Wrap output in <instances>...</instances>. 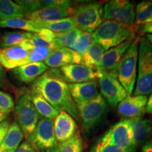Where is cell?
Masks as SVG:
<instances>
[{"label":"cell","mask_w":152,"mask_h":152,"mask_svg":"<svg viewBox=\"0 0 152 152\" xmlns=\"http://www.w3.org/2000/svg\"><path fill=\"white\" fill-rule=\"evenodd\" d=\"M32 90L39 92L57 111H65L78 120L76 104L70 93L68 84L58 68H51L34 81Z\"/></svg>","instance_id":"6da1fadb"},{"label":"cell","mask_w":152,"mask_h":152,"mask_svg":"<svg viewBox=\"0 0 152 152\" xmlns=\"http://www.w3.org/2000/svg\"><path fill=\"white\" fill-rule=\"evenodd\" d=\"M136 32L137 26L135 24L128 25L115 20H104L92 35L95 42L100 45L106 52L136 35Z\"/></svg>","instance_id":"7a4b0ae2"},{"label":"cell","mask_w":152,"mask_h":152,"mask_svg":"<svg viewBox=\"0 0 152 152\" xmlns=\"http://www.w3.org/2000/svg\"><path fill=\"white\" fill-rule=\"evenodd\" d=\"M152 92V45L145 36L139 43L137 75L133 96L151 94Z\"/></svg>","instance_id":"3957f363"},{"label":"cell","mask_w":152,"mask_h":152,"mask_svg":"<svg viewBox=\"0 0 152 152\" xmlns=\"http://www.w3.org/2000/svg\"><path fill=\"white\" fill-rule=\"evenodd\" d=\"M140 36H136L120 62L117 78L128 95H132L137 75L138 51Z\"/></svg>","instance_id":"277c9868"},{"label":"cell","mask_w":152,"mask_h":152,"mask_svg":"<svg viewBox=\"0 0 152 152\" xmlns=\"http://www.w3.org/2000/svg\"><path fill=\"white\" fill-rule=\"evenodd\" d=\"M71 17L76 28L93 33L103 22V7L97 2L81 4L73 8Z\"/></svg>","instance_id":"5b68a950"},{"label":"cell","mask_w":152,"mask_h":152,"mask_svg":"<svg viewBox=\"0 0 152 152\" xmlns=\"http://www.w3.org/2000/svg\"><path fill=\"white\" fill-rule=\"evenodd\" d=\"M17 124L26 137L35 130L40 115L32 102L30 92L25 93L19 98L15 107Z\"/></svg>","instance_id":"8992f818"},{"label":"cell","mask_w":152,"mask_h":152,"mask_svg":"<svg viewBox=\"0 0 152 152\" xmlns=\"http://www.w3.org/2000/svg\"><path fill=\"white\" fill-rule=\"evenodd\" d=\"M35 151L43 152L57 147L54 130V121L46 118H40L35 130L26 137Z\"/></svg>","instance_id":"52a82bcc"},{"label":"cell","mask_w":152,"mask_h":152,"mask_svg":"<svg viewBox=\"0 0 152 152\" xmlns=\"http://www.w3.org/2000/svg\"><path fill=\"white\" fill-rule=\"evenodd\" d=\"M100 140L116 146L127 152H135L137 149L129 119H123L113 125Z\"/></svg>","instance_id":"ba28073f"},{"label":"cell","mask_w":152,"mask_h":152,"mask_svg":"<svg viewBox=\"0 0 152 152\" xmlns=\"http://www.w3.org/2000/svg\"><path fill=\"white\" fill-rule=\"evenodd\" d=\"M108 104L100 94L90 102L77 106L80 119L85 131H90L102 121L107 110Z\"/></svg>","instance_id":"9c48e42d"},{"label":"cell","mask_w":152,"mask_h":152,"mask_svg":"<svg viewBox=\"0 0 152 152\" xmlns=\"http://www.w3.org/2000/svg\"><path fill=\"white\" fill-rule=\"evenodd\" d=\"M103 18L133 25L135 20L134 6L128 0H112L103 7Z\"/></svg>","instance_id":"30bf717a"},{"label":"cell","mask_w":152,"mask_h":152,"mask_svg":"<svg viewBox=\"0 0 152 152\" xmlns=\"http://www.w3.org/2000/svg\"><path fill=\"white\" fill-rule=\"evenodd\" d=\"M98 80L101 95L111 107L117 106L128 95L117 77L109 74L99 73Z\"/></svg>","instance_id":"8fae6325"},{"label":"cell","mask_w":152,"mask_h":152,"mask_svg":"<svg viewBox=\"0 0 152 152\" xmlns=\"http://www.w3.org/2000/svg\"><path fill=\"white\" fill-rule=\"evenodd\" d=\"M135 37L136 35H133L121 45L106 51L96 71L99 73L109 74L113 77H117L118 68L120 62Z\"/></svg>","instance_id":"7c38bea8"},{"label":"cell","mask_w":152,"mask_h":152,"mask_svg":"<svg viewBox=\"0 0 152 152\" xmlns=\"http://www.w3.org/2000/svg\"><path fill=\"white\" fill-rule=\"evenodd\" d=\"M73 11L72 6L45 7L35 12L26 14L25 17L35 23H47L69 17L72 16Z\"/></svg>","instance_id":"4fadbf2b"},{"label":"cell","mask_w":152,"mask_h":152,"mask_svg":"<svg viewBox=\"0 0 152 152\" xmlns=\"http://www.w3.org/2000/svg\"><path fill=\"white\" fill-rule=\"evenodd\" d=\"M147 100V96L128 95L118 105V113L125 119L142 116L145 112Z\"/></svg>","instance_id":"5bb4252c"},{"label":"cell","mask_w":152,"mask_h":152,"mask_svg":"<svg viewBox=\"0 0 152 152\" xmlns=\"http://www.w3.org/2000/svg\"><path fill=\"white\" fill-rule=\"evenodd\" d=\"M63 76L69 83H81L98 78L99 72L83 64H69L60 68Z\"/></svg>","instance_id":"9a60e30c"},{"label":"cell","mask_w":152,"mask_h":152,"mask_svg":"<svg viewBox=\"0 0 152 152\" xmlns=\"http://www.w3.org/2000/svg\"><path fill=\"white\" fill-rule=\"evenodd\" d=\"M29 52L19 45L0 48V64L7 70H14L27 64Z\"/></svg>","instance_id":"2e32d148"},{"label":"cell","mask_w":152,"mask_h":152,"mask_svg":"<svg viewBox=\"0 0 152 152\" xmlns=\"http://www.w3.org/2000/svg\"><path fill=\"white\" fill-rule=\"evenodd\" d=\"M75 119L65 111H59L54 118V130L56 142L61 143L71 138L77 131Z\"/></svg>","instance_id":"e0dca14e"},{"label":"cell","mask_w":152,"mask_h":152,"mask_svg":"<svg viewBox=\"0 0 152 152\" xmlns=\"http://www.w3.org/2000/svg\"><path fill=\"white\" fill-rule=\"evenodd\" d=\"M70 93L76 105L94 99L99 94L98 84L95 80L81 83H69Z\"/></svg>","instance_id":"ac0fdd59"},{"label":"cell","mask_w":152,"mask_h":152,"mask_svg":"<svg viewBox=\"0 0 152 152\" xmlns=\"http://www.w3.org/2000/svg\"><path fill=\"white\" fill-rule=\"evenodd\" d=\"M82 56L69 48L54 49L45 61V64L49 68H61L69 64H81Z\"/></svg>","instance_id":"d6986e66"},{"label":"cell","mask_w":152,"mask_h":152,"mask_svg":"<svg viewBox=\"0 0 152 152\" xmlns=\"http://www.w3.org/2000/svg\"><path fill=\"white\" fill-rule=\"evenodd\" d=\"M47 70L49 67L44 62L30 63L15 68L13 70V74L20 82L29 83L35 81Z\"/></svg>","instance_id":"ffe728a7"},{"label":"cell","mask_w":152,"mask_h":152,"mask_svg":"<svg viewBox=\"0 0 152 152\" xmlns=\"http://www.w3.org/2000/svg\"><path fill=\"white\" fill-rule=\"evenodd\" d=\"M129 120L132 127L134 145L137 148L140 144L149 140L152 132V124L149 119L143 115Z\"/></svg>","instance_id":"44dd1931"},{"label":"cell","mask_w":152,"mask_h":152,"mask_svg":"<svg viewBox=\"0 0 152 152\" xmlns=\"http://www.w3.org/2000/svg\"><path fill=\"white\" fill-rule=\"evenodd\" d=\"M24 134L16 123H11L0 145V152H11L21 144Z\"/></svg>","instance_id":"7402d4cb"},{"label":"cell","mask_w":152,"mask_h":152,"mask_svg":"<svg viewBox=\"0 0 152 152\" xmlns=\"http://www.w3.org/2000/svg\"><path fill=\"white\" fill-rule=\"evenodd\" d=\"M30 94L32 102L39 115L51 120L54 119L57 116L59 111L54 109L39 92L32 90Z\"/></svg>","instance_id":"603a6c76"},{"label":"cell","mask_w":152,"mask_h":152,"mask_svg":"<svg viewBox=\"0 0 152 152\" xmlns=\"http://www.w3.org/2000/svg\"><path fill=\"white\" fill-rule=\"evenodd\" d=\"M104 52L105 51L103 47L98 43L94 42L82 56L81 64L92 69L97 70Z\"/></svg>","instance_id":"cb8c5ba5"},{"label":"cell","mask_w":152,"mask_h":152,"mask_svg":"<svg viewBox=\"0 0 152 152\" xmlns=\"http://www.w3.org/2000/svg\"><path fill=\"white\" fill-rule=\"evenodd\" d=\"M0 28H9L25 30L28 33H37L40 28L37 23L26 18H15L0 21Z\"/></svg>","instance_id":"d4e9b609"},{"label":"cell","mask_w":152,"mask_h":152,"mask_svg":"<svg viewBox=\"0 0 152 152\" xmlns=\"http://www.w3.org/2000/svg\"><path fill=\"white\" fill-rule=\"evenodd\" d=\"M26 14L21 7L11 0H0V21L10 18H23Z\"/></svg>","instance_id":"484cf974"},{"label":"cell","mask_w":152,"mask_h":152,"mask_svg":"<svg viewBox=\"0 0 152 152\" xmlns=\"http://www.w3.org/2000/svg\"><path fill=\"white\" fill-rule=\"evenodd\" d=\"M36 23L40 28H46L55 33H64L76 28L75 22L71 16L54 21Z\"/></svg>","instance_id":"4316f807"},{"label":"cell","mask_w":152,"mask_h":152,"mask_svg":"<svg viewBox=\"0 0 152 152\" xmlns=\"http://www.w3.org/2000/svg\"><path fill=\"white\" fill-rule=\"evenodd\" d=\"M33 33L28 32H6L0 38L1 48L18 46L26 39L33 37Z\"/></svg>","instance_id":"83f0119b"},{"label":"cell","mask_w":152,"mask_h":152,"mask_svg":"<svg viewBox=\"0 0 152 152\" xmlns=\"http://www.w3.org/2000/svg\"><path fill=\"white\" fill-rule=\"evenodd\" d=\"M81 33L82 30L79 28H74L66 33H56V38L52 42L53 45L56 49L69 48Z\"/></svg>","instance_id":"f1b7e54d"},{"label":"cell","mask_w":152,"mask_h":152,"mask_svg":"<svg viewBox=\"0 0 152 152\" xmlns=\"http://www.w3.org/2000/svg\"><path fill=\"white\" fill-rule=\"evenodd\" d=\"M94 42H95L92 33L82 31V33L80 34L75 41L72 44L69 49L80 56H83Z\"/></svg>","instance_id":"f546056e"},{"label":"cell","mask_w":152,"mask_h":152,"mask_svg":"<svg viewBox=\"0 0 152 152\" xmlns=\"http://www.w3.org/2000/svg\"><path fill=\"white\" fill-rule=\"evenodd\" d=\"M57 149L59 152H83V143L80 135L76 132L66 141L58 143Z\"/></svg>","instance_id":"4dcf8cb0"},{"label":"cell","mask_w":152,"mask_h":152,"mask_svg":"<svg viewBox=\"0 0 152 152\" xmlns=\"http://www.w3.org/2000/svg\"><path fill=\"white\" fill-rule=\"evenodd\" d=\"M135 25L144 24L152 16V1L139 3L135 9Z\"/></svg>","instance_id":"1f68e13d"},{"label":"cell","mask_w":152,"mask_h":152,"mask_svg":"<svg viewBox=\"0 0 152 152\" xmlns=\"http://www.w3.org/2000/svg\"><path fill=\"white\" fill-rule=\"evenodd\" d=\"M54 49H56L48 47H40L32 49L29 52L27 58V64L42 62V61L47 59V57Z\"/></svg>","instance_id":"d6a6232c"},{"label":"cell","mask_w":152,"mask_h":152,"mask_svg":"<svg viewBox=\"0 0 152 152\" xmlns=\"http://www.w3.org/2000/svg\"><path fill=\"white\" fill-rule=\"evenodd\" d=\"M15 2L21 7L26 15L35 12L44 7L42 1L39 0H18Z\"/></svg>","instance_id":"836d02e7"},{"label":"cell","mask_w":152,"mask_h":152,"mask_svg":"<svg viewBox=\"0 0 152 152\" xmlns=\"http://www.w3.org/2000/svg\"><path fill=\"white\" fill-rule=\"evenodd\" d=\"M14 109V101L8 93L0 91V111L9 114Z\"/></svg>","instance_id":"e575fe53"},{"label":"cell","mask_w":152,"mask_h":152,"mask_svg":"<svg viewBox=\"0 0 152 152\" xmlns=\"http://www.w3.org/2000/svg\"><path fill=\"white\" fill-rule=\"evenodd\" d=\"M91 152H127L116 146L112 145L107 142L99 140L92 148Z\"/></svg>","instance_id":"d590c367"},{"label":"cell","mask_w":152,"mask_h":152,"mask_svg":"<svg viewBox=\"0 0 152 152\" xmlns=\"http://www.w3.org/2000/svg\"><path fill=\"white\" fill-rule=\"evenodd\" d=\"M36 34H37L41 39H42L43 40L51 44H52L53 41L54 40L56 35V33H55L54 32L51 31V30H49L48 29H46V28H42V29L39 30V33Z\"/></svg>","instance_id":"8d00e7d4"},{"label":"cell","mask_w":152,"mask_h":152,"mask_svg":"<svg viewBox=\"0 0 152 152\" xmlns=\"http://www.w3.org/2000/svg\"><path fill=\"white\" fill-rule=\"evenodd\" d=\"M11 152H36V151L28 142H24Z\"/></svg>","instance_id":"74e56055"},{"label":"cell","mask_w":152,"mask_h":152,"mask_svg":"<svg viewBox=\"0 0 152 152\" xmlns=\"http://www.w3.org/2000/svg\"><path fill=\"white\" fill-rule=\"evenodd\" d=\"M137 33H140L142 36L144 34L152 35V23L143 25H137Z\"/></svg>","instance_id":"f35d334b"},{"label":"cell","mask_w":152,"mask_h":152,"mask_svg":"<svg viewBox=\"0 0 152 152\" xmlns=\"http://www.w3.org/2000/svg\"><path fill=\"white\" fill-rule=\"evenodd\" d=\"M10 125V122L8 120L4 121L3 122L0 123V145H1V142L3 141V139L4 137L5 134H7V131H8Z\"/></svg>","instance_id":"ab89813d"},{"label":"cell","mask_w":152,"mask_h":152,"mask_svg":"<svg viewBox=\"0 0 152 152\" xmlns=\"http://www.w3.org/2000/svg\"><path fill=\"white\" fill-rule=\"evenodd\" d=\"M9 85V80L7 78V74L2 67L0 64V86L3 88H7Z\"/></svg>","instance_id":"60d3db41"},{"label":"cell","mask_w":152,"mask_h":152,"mask_svg":"<svg viewBox=\"0 0 152 152\" xmlns=\"http://www.w3.org/2000/svg\"><path fill=\"white\" fill-rule=\"evenodd\" d=\"M141 152H152V139L147 140L143 144Z\"/></svg>","instance_id":"b9f144b4"},{"label":"cell","mask_w":152,"mask_h":152,"mask_svg":"<svg viewBox=\"0 0 152 152\" xmlns=\"http://www.w3.org/2000/svg\"><path fill=\"white\" fill-rule=\"evenodd\" d=\"M145 112L147 113L152 114V92L149 98H148L147 106L145 108Z\"/></svg>","instance_id":"7bdbcfd3"},{"label":"cell","mask_w":152,"mask_h":152,"mask_svg":"<svg viewBox=\"0 0 152 152\" xmlns=\"http://www.w3.org/2000/svg\"><path fill=\"white\" fill-rule=\"evenodd\" d=\"M8 115H9V114L4 113L0 111V123H1V122H3L4 121H5V119L8 117Z\"/></svg>","instance_id":"ee69618b"},{"label":"cell","mask_w":152,"mask_h":152,"mask_svg":"<svg viewBox=\"0 0 152 152\" xmlns=\"http://www.w3.org/2000/svg\"><path fill=\"white\" fill-rule=\"evenodd\" d=\"M145 37H147V39L149 41V42L152 45V35H150V34H147V35H146Z\"/></svg>","instance_id":"f6af8a7d"},{"label":"cell","mask_w":152,"mask_h":152,"mask_svg":"<svg viewBox=\"0 0 152 152\" xmlns=\"http://www.w3.org/2000/svg\"><path fill=\"white\" fill-rule=\"evenodd\" d=\"M43 152H59V151H58V149H57V147H56L53 148V149H52L47 150V151H45Z\"/></svg>","instance_id":"bcb514c9"},{"label":"cell","mask_w":152,"mask_h":152,"mask_svg":"<svg viewBox=\"0 0 152 152\" xmlns=\"http://www.w3.org/2000/svg\"><path fill=\"white\" fill-rule=\"evenodd\" d=\"M152 23V16L150 17V18L148 19V20H147V21H146L145 23H144V24H147V23ZM143 25V24H142Z\"/></svg>","instance_id":"7dc6e473"},{"label":"cell","mask_w":152,"mask_h":152,"mask_svg":"<svg viewBox=\"0 0 152 152\" xmlns=\"http://www.w3.org/2000/svg\"><path fill=\"white\" fill-rule=\"evenodd\" d=\"M0 36H1V33H0Z\"/></svg>","instance_id":"c3c4849f"}]
</instances>
